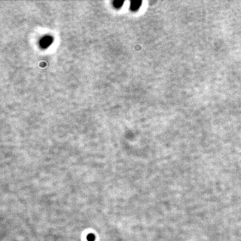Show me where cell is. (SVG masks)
Listing matches in <instances>:
<instances>
[{
  "instance_id": "obj_1",
  "label": "cell",
  "mask_w": 241,
  "mask_h": 241,
  "mask_svg": "<svg viewBox=\"0 0 241 241\" xmlns=\"http://www.w3.org/2000/svg\"><path fill=\"white\" fill-rule=\"evenodd\" d=\"M52 42V38L51 36H44V37H43L41 40L40 41V44L42 46V47L44 48H46L47 46H48L50 45Z\"/></svg>"
},
{
  "instance_id": "obj_3",
  "label": "cell",
  "mask_w": 241,
  "mask_h": 241,
  "mask_svg": "<svg viewBox=\"0 0 241 241\" xmlns=\"http://www.w3.org/2000/svg\"><path fill=\"white\" fill-rule=\"evenodd\" d=\"M123 3H124V2L122 1V0H116V1H114L113 2V6L115 8H120L122 6V5L123 4Z\"/></svg>"
},
{
  "instance_id": "obj_2",
  "label": "cell",
  "mask_w": 241,
  "mask_h": 241,
  "mask_svg": "<svg viewBox=\"0 0 241 241\" xmlns=\"http://www.w3.org/2000/svg\"><path fill=\"white\" fill-rule=\"evenodd\" d=\"M141 1H132L131 2V6L130 8L131 10L136 11L141 7Z\"/></svg>"
},
{
  "instance_id": "obj_4",
  "label": "cell",
  "mask_w": 241,
  "mask_h": 241,
  "mask_svg": "<svg viewBox=\"0 0 241 241\" xmlns=\"http://www.w3.org/2000/svg\"><path fill=\"white\" fill-rule=\"evenodd\" d=\"M95 236L94 234H88L87 236V240L88 241H95Z\"/></svg>"
}]
</instances>
